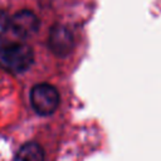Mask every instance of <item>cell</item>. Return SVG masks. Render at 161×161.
I'll return each instance as SVG.
<instances>
[{"instance_id":"cell-1","label":"cell","mask_w":161,"mask_h":161,"mask_svg":"<svg viewBox=\"0 0 161 161\" xmlns=\"http://www.w3.org/2000/svg\"><path fill=\"white\" fill-rule=\"evenodd\" d=\"M34 62L31 47L21 42H0V68L11 73L28 70Z\"/></svg>"},{"instance_id":"cell-2","label":"cell","mask_w":161,"mask_h":161,"mask_svg":"<svg viewBox=\"0 0 161 161\" xmlns=\"http://www.w3.org/2000/svg\"><path fill=\"white\" fill-rule=\"evenodd\" d=\"M60 97L57 88L48 83H39L30 91V103L33 109L40 116L54 113L59 106Z\"/></svg>"},{"instance_id":"cell-3","label":"cell","mask_w":161,"mask_h":161,"mask_svg":"<svg viewBox=\"0 0 161 161\" xmlns=\"http://www.w3.org/2000/svg\"><path fill=\"white\" fill-rule=\"evenodd\" d=\"M48 45L52 53H54L58 57H65L68 55L73 47H74V38L72 31L60 24L53 25L49 31V39Z\"/></svg>"},{"instance_id":"cell-4","label":"cell","mask_w":161,"mask_h":161,"mask_svg":"<svg viewBox=\"0 0 161 161\" xmlns=\"http://www.w3.org/2000/svg\"><path fill=\"white\" fill-rule=\"evenodd\" d=\"M39 18L33 11L20 10L16 14H14V16L10 19L9 28L16 36L25 39L34 35L39 30Z\"/></svg>"},{"instance_id":"cell-5","label":"cell","mask_w":161,"mask_h":161,"mask_svg":"<svg viewBox=\"0 0 161 161\" xmlns=\"http://www.w3.org/2000/svg\"><path fill=\"white\" fill-rule=\"evenodd\" d=\"M44 150L39 143L26 142L19 148L15 161H44Z\"/></svg>"},{"instance_id":"cell-6","label":"cell","mask_w":161,"mask_h":161,"mask_svg":"<svg viewBox=\"0 0 161 161\" xmlns=\"http://www.w3.org/2000/svg\"><path fill=\"white\" fill-rule=\"evenodd\" d=\"M9 25H10V19L8 18L6 13L0 10V35L9 28Z\"/></svg>"}]
</instances>
